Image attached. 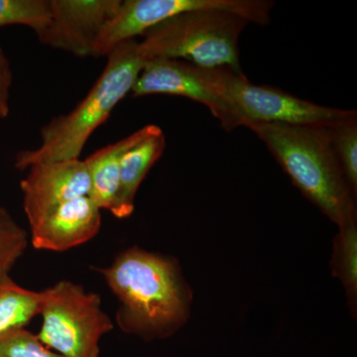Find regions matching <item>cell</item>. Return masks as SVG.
Listing matches in <instances>:
<instances>
[{
	"instance_id": "6da1fadb",
	"label": "cell",
	"mask_w": 357,
	"mask_h": 357,
	"mask_svg": "<svg viewBox=\"0 0 357 357\" xmlns=\"http://www.w3.org/2000/svg\"><path fill=\"white\" fill-rule=\"evenodd\" d=\"M95 270L119 301L115 321L122 332L164 338L187 319L190 291L175 260L133 246Z\"/></svg>"
},
{
	"instance_id": "7a4b0ae2",
	"label": "cell",
	"mask_w": 357,
	"mask_h": 357,
	"mask_svg": "<svg viewBox=\"0 0 357 357\" xmlns=\"http://www.w3.org/2000/svg\"><path fill=\"white\" fill-rule=\"evenodd\" d=\"M248 128L294 185L338 227L356 220V194L333 151L328 126L262 123Z\"/></svg>"
},
{
	"instance_id": "3957f363",
	"label": "cell",
	"mask_w": 357,
	"mask_h": 357,
	"mask_svg": "<svg viewBox=\"0 0 357 357\" xmlns=\"http://www.w3.org/2000/svg\"><path fill=\"white\" fill-rule=\"evenodd\" d=\"M145 62L136 39L115 47L88 95L69 114L54 117L42 128L41 144L16 155V168L22 171L45 162L79 159L91 134L131 93Z\"/></svg>"
},
{
	"instance_id": "277c9868",
	"label": "cell",
	"mask_w": 357,
	"mask_h": 357,
	"mask_svg": "<svg viewBox=\"0 0 357 357\" xmlns=\"http://www.w3.org/2000/svg\"><path fill=\"white\" fill-rule=\"evenodd\" d=\"M248 20L225 9H198L174 16L143 34L145 61L174 59L206 69L241 70L239 38Z\"/></svg>"
},
{
	"instance_id": "5b68a950",
	"label": "cell",
	"mask_w": 357,
	"mask_h": 357,
	"mask_svg": "<svg viewBox=\"0 0 357 357\" xmlns=\"http://www.w3.org/2000/svg\"><path fill=\"white\" fill-rule=\"evenodd\" d=\"M40 293V340L63 357H100V340L114 328L100 296L69 280Z\"/></svg>"
},
{
	"instance_id": "8992f818",
	"label": "cell",
	"mask_w": 357,
	"mask_h": 357,
	"mask_svg": "<svg viewBox=\"0 0 357 357\" xmlns=\"http://www.w3.org/2000/svg\"><path fill=\"white\" fill-rule=\"evenodd\" d=\"M211 76L237 128L262 123L331 126L356 114V110L323 107L280 89L256 86L243 72L229 68L211 69Z\"/></svg>"
},
{
	"instance_id": "52a82bcc",
	"label": "cell",
	"mask_w": 357,
	"mask_h": 357,
	"mask_svg": "<svg viewBox=\"0 0 357 357\" xmlns=\"http://www.w3.org/2000/svg\"><path fill=\"white\" fill-rule=\"evenodd\" d=\"M273 6L269 0H126L98 35L93 57L109 56L119 44L143 36L154 26L188 11L225 9L249 23L265 26Z\"/></svg>"
},
{
	"instance_id": "ba28073f",
	"label": "cell",
	"mask_w": 357,
	"mask_h": 357,
	"mask_svg": "<svg viewBox=\"0 0 357 357\" xmlns=\"http://www.w3.org/2000/svg\"><path fill=\"white\" fill-rule=\"evenodd\" d=\"M131 93L133 98L183 96L208 107L227 132L237 128L229 107L213 88L206 68L174 59H152L145 62Z\"/></svg>"
},
{
	"instance_id": "9c48e42d",
	"label": "cell",
	"mask_w": 357,
	"mask_h": 357,
	"mask_svg": "<svg viewBox=\"0 0 357 357\" xmlns=\"http://www.w3.org/2000/svg\"><path fill=\"white\" fill-rule=\"evenodd\" d=\"M121 0H50L51 20L37 33L42 44L73 54L93 56L105 25L119 10Z\"/></svg>"
},
{
	"instance_id": "30bf717a",
	"label": "cell",
	"mask_w": 357,
	"mask_h": 357,
	"mask_svg": "<svg viewBox=\"0 0 357 357\" xmlns=\"http://www.w3.org/2000/svg\"><path fill=\"white\" fill-rule=\"evenodd\" d=\"M20 188L31 225L61 204L89 196L91 178L84 160L45 162L30 167Z\"/></svg>"
},
{
	"instance_id": "8fae6325",
	"label": "cell",
	"mask_w": 357,
	"mask_h": 357,
	"mask_svg": "<svg viewBox=\"0 0 357 357\" xmlns=\"http://www.w3.org/2000/svg\"><path fill=\"white\" fill-rule=\"evenodd\" d=\"M102 227V210L81 197L61 204L30 225V243L38 250L64 252L95 238Z\"/></svg>"
},
{
	"instance_id": "7c38bea8",
	"label": "cell",
	"mask_w": 357,
	"mask_h": 357,
	"mask_svg": "<svg viewBox=\"0 0 357 357\" xmlns=\"http://www.w3.org/2000/svg\"><path fill=\"white\" fill-rule=\"evenodd\" d=\"M166 146L165 134L154 124L137 130V137L121 161V194L117 218H129L135 206L136 194L150 169L161 158Z\"/></svg>"
},
{
	"instance_id": "4fadbf2b",
	"label": "cell",
	"mask_w": 357,
	"mask_h": 357,
	"mask_svg": "<svg viewBox=\"0 0 357 357\" xmlns=\"http://www.w3.org/2000/svg\"><path fill=\"white\" fill-rule=\"evenodd\" d=\"M137 131L123 139L98 150L84 160L88 167L91 189L89 198L100 208L119 217L122 155L135 141Z\"/></svg>"
},
{
	"instance_id": "5bb4252c",
	"label": "cell",
	"mask_w": 357,
	"mask_h": 357,
	"mask_svg": "<svg viewBox=\"0 0 357 357\" xmlns=\"http://www.w3.org/2000/svg\"><path fill=\"white\" fill-rule=\"evenodd\" d=\"M40 291L22 287L10 274L0 275V337L14 328H26L39 316Z\"/></svg>"
},
{
	"instance_id": "9a60e30c",
	"label": "cell",
	"mask_w": 357,
	"mask_h": 357,
	"mask_svg": "<svg viewBox=\"0 0 357 357\" xmlns=\"http://www.w3.org/2000/svg\"><path fill=\"white\" fill-rule=\"evenodd\" d=\"M333 149L347 183L357 189V114L328 126Z\"/></svg>"
},
{
	"instance_id": "2e32d148",
	"label": "cell",
	"mask_w": 357,
	"mask_h": 357,
	"mask_svg": "<svg viewBox=\"0 0 357 357\" xmlns=\"http://www.w3.org/2000/svg\"><path fill=\"white\" fill-rule=\"evenodd\" d=\"M50 0H0V28L23 25L42 31L51 20Z\"/></svg>"
},
{
	"instance_id": "e0dca14e",
	"label": "cell",
	"mask_w": 357,
	"mask_h": 357,
	"mask_svg": "<svg viewBox=\"0 0 357 357\" xmlns=\"http://www.w3.org/2000/svg\"><path fill=\"white\" fill-rule=\"evenodd\" d=\"M335 248V274L344 283L349 297L356 299L357 288V230L356 220L340 227Z\"/></svg>"
},
{
	"instance_id": "ac0fdd59",
	"label": "cell",
	"mask_w": 357,
	"mask_h": 357,
	"mask_svg": "<svg viewBox=\"0 0 357 357\" xmlns=\"http://www.w3.org/2000/svg\"><path fill=\"white\" fill-rule=\"evenodd\" d=\"M29 243V234L0 206V275L10 274Z\"/></svg>"
},
{
	"instance_id": "d6986e66",
	"label": "cell",
	"mask_w": 357,
	"mask_h": 357,
	"mask_svg": "<svg viewBox=\"0 0 357 357\" xmlns=\"http://www.w3.org/2000/svg\"><path fill=\"white\" fill-rule=\"evenodd\" d=\"M0 357H63L47 347L37 333L14 328L0 337Z\"/></svg>"
},
{
	"instance_id": "ffe728a7",
	"label": "cell",
	"mask_w": 357,
	"mask_h": 357,
	"mask_svg": "<svg viewBox=\"0 0 357 357\" xmlns=\"http://www.w3.org/2000/svg\"><path fill=\"white\" fill-rule=\"evenodd\" d=\"M13 74L10 62L0 46V119H6L10 112V89Z\"/></svg>"
}]
</instances>
